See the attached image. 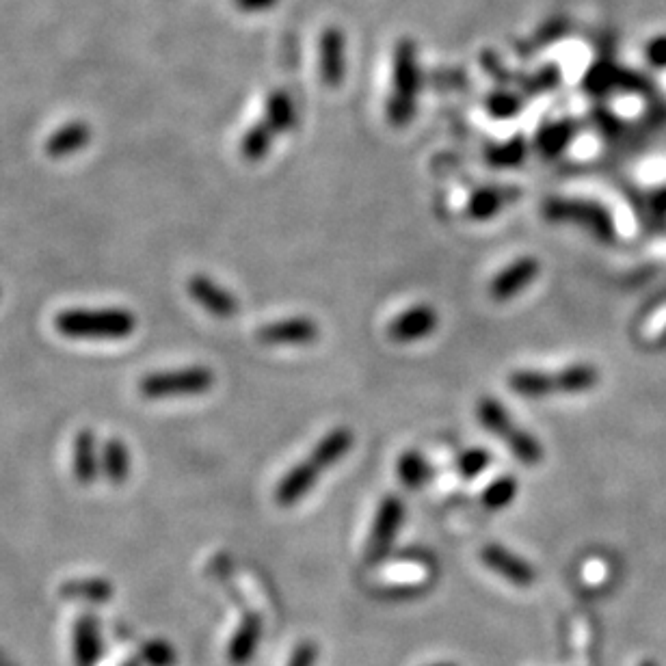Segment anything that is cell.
Masks as SVG:
<instances>
[{"mask_svg":"<svg viewBox=\"0 0 666 666\" xmlns=\"http://www.w3.org/2000/svg\"><path fill=\"white\" fill-rule=\"evenodd\" d=\"M355 444V435L346 426H336L323 435L305 461L292 465L286 476L275 487V502L279 506H292L310 494L321 476L340 463Z\"/></svg>","mask_w":666,"mask_h":666,"instance_id":"6da1fadb","label":"cell"},{"mask_svg":"<svg viewBox=\"0 0 666 666\" xmlns=\"http://www.w3.org/2000/svg\"><path fill=\"white\" fill-rule=\"evenodd\" d=\"M388 91H385V115L396 128L407 126L416 115L422 87L418 46L411 37H398L388 52Z\"/></svg>","mask_w":666,"mask_h":666,"instance_id":"7a4b0ae2","label":"cell"},{"mask_svg":"<svg viewBox=\"0 0 666 666\" xmlns=\"http://www.w3.org/2000/svg\"><path fill=\"white\" fill-rule=\"evenodd\" d=\"M139 321L124 308H72L55 316V329L70 340H126Z\"/></svg>","mask_w":666,"mask_h":666,"instance_id":"3957f363","label":"cell"},{"mask_svg":"<svg viewBox=\"0 0 666 666\" xmlns=\"http://www.w3.org/2000/svg\"><path fill=\"white\" fill-rule=\"evenodd\" d=\"M599 383V370L591 364H571L556 372L517 370L509 377V388L526 398L554 394H582Z\"/></svg>","mask_w":666,"mask_h":666,"instance_id":"277c9868","label":"cell"},{"mask_svg":"<svg viewBox=\"0 0 666 666\" xmlns=\"http://www.w3.org/2000/svg\"><path fill=\"white\" fill-rule=\"evenodd\" d=\"M476 414L483 429L494 433L502 444L509 446L517 461H522L524 465H539L543 461V446L537 442L535 435L517 426L509 411L496 398H481L476 405Z\"/></svg>","mask_w":666,"mask_h":666,"instance_id":"5b68a950","label":"cell"},{"mask_svg":"<svg viewBox=\"0 0 666 666\" xmlns=\"http://www.w3.org/2000/svg\"><path fill=\"white\" fill-rule=\"evenodd\" d=\"M215 381V372L208 366H189L145 375L139 379L137 390L148 401H163V398L208 394L215 388Z\"/></svg>","mask_w":666,"mask_h":666,"instance_id":"8992f818","label":"cell"},{"mask_svg":"<svg viewBox=\"0 0 666 666\" xmlns=\"http://www.w3.org/2000/svg\"><path fill=\"white\" fill-rule=\"evenodd\" d=\"M543 215L556 223H578L580 228L589 230L604 243L615 241V221L608 215V210L599 204L586 202V199L550 197L543 204Z\"/></svg>","mask_w":666,"mask_h":666,"instance_id":"52a82bcc","label":"cell"},{"mask_svg":"<svg viewBox=\"0 0 666 666\" xmlns=\"http://www.w3.org/2000/svg\"><path fill=\"white\" fill-rule=\"evenodd\" d=\"M316 76L327 89H338L346 81V35L338 24H327L314 39Z\"/></svg>","mask_w":666,"mask_h":666,"instance_id":"ba28073f","label":"cell"},{"mask_svg":"<svg viewBox=\"0 0 666 666\" xmlns=\"http://www.w3.org/2000/svg\"><path fill=\"white\" fill-rule=\"evenodd\" d=\"M405 519V504L398 496H385L379 504L375 522L366 545V563L379 565L388 558L394 548V541L398 537V530L403 526Z\"/></svg>","mask_w":666,"mask_h":666,"instance_id":"9c48e42d","label":"cell"},{"mask_svg":"<svg viewBox=\"0 0 666 666\" xmlns=\"http://www.w3.org/2000/svg\"><path fill=\"white\" fill-rule=\"evenodd\" d=\"M186 292H189V297L199 305V308H204L210 316L221 318V321H230V318L238 314V308H241L238 299L230 290H225L215 282V279L202 273H195L189 277V282H186Z\"/></svg>","mask_w":666,"mask_h":666,"instance_id":"30bf717a","label":"cell"},{"mask_svg":"<svg viewBox=\"0 0 666 666\" xmlns=\"http://www.w3.org/2000/svg\"><path fill=\"white\" fill-rule=\"evenodd\" d=\"M481 561L487 569L496 571L500 578L506 582H511L513 586H519V589H526V586H532L537 580V571L528 561H524L522 556H517L515 552L502 548L498 543H489L481 550Z\"/></svg>","mask_w":666,"mask_h":666,"instance_id":"8fae6325","label":"cell"},{"mask_svg":"<svg viewBox=\"0 0 666 666\" xmlns=\"http://www.w3.org/2000/svg\"><path fill=\"white\" fill-rule=\"evenodd\" d=\"M321 336V329L308 316L297 318H284V321H275L258 329L256 338L260 344L269 346H303L312 344Z\"/></svg>","mask_w":666,"mask_h":666,"instance_id":"7c38bea8","label":"cell"},{"mask_svg":"<svg viewBox=\"0 0 666 666\" xmlns=\"http://www.w3.org/2000/svg\"><path fill=\"white\" fill-rule=\"evenodd\" d=\"M437 325H439V316L435 308L420 303L394 318V321L388 325V338L396 344L418 342L422 338H429L437 329Z\"/></svg>","mask_w":666,"mask_h":666,"instance_id":"4fadbf2b","label":"cell"},{"mask_svg":"<svg viewBox=\"0 0 666 666\" xmlns=\"http://www.w3.org/2000/svg\"><path fill=\"white\" fill-rule=\"evenodd\" d=\"M541 273V264L537 258L524 256L511 262L506 269H502L489 284V295L496 301H509L519 292L526 290L532 282H535L537 275Z\"/></svg>","mask_w":666,"mask_h":666,"instance_id":"5bb4252c","label":"cell"},{"mask_svg":"<svg viewBox=\"0 0 666 666\" xmlns=\"http://www.w3.org/2000/svg\"><path fill=\"white\" fill-rule=\"evenodd\" d=\"M72 474L81 485H91L102 474V450H98V439L91 429H81L74 435Z\"/></svg>","mask_w":666,"mask_h":666,"instance_id":"9a60e30c","label":"cell"},{"mask_svg":"<svg viewBox=\"0 0 666 666\" xmlns=\"http://www.w3.org/2000/svg\"><path fill=\"white\" fill-rule=\"evenodd\" d=\"M89 139H91V128L85 122H70L48 137L46 154L59 161V158L85 150Z\"/></svg>","mask_w":666,"mask_h":666,"instance_id":"2e32d148","label":"cell"},{"mask_svg":"<svg viewBox=\"0 0 666 666\" xmlns=\"http://www.w3.org/2000/svg\"><path fill=\"white\" fill-rule=\"evenodd\" d=\"M262 117L271 124L277 135H286L297 124L295 102L286 89H271L264 98Z\"/></svg>","mask_w":666,"mask_h":666,"instance_id":"e0dca14e","label":"cell"},{"mask_svg":"<svg viewBox=\"0 0 666 666\" xmlns=\"http://www.w3.org/2000/svg\"><path fill=\"white\" fill-rule=\"evenodd\" d=\"M132 470L130 450L119 437L106 439L102 446V476L111 485H124Z\"/></svg>","mask_w":666,"mask_h":666,"instance_id":"ac0fdd59","label":"cell"},{"mask_svg":"<svg viewBox=\"0 0 666 666\" xmlns=\"http://www.w3.org/2000/svg\"><path fill=\"white\" fill-rule=\"evenodd\" d=\"M275 137H279L277 132L271 128V124L266 122L264 117L256 119L241 137V156L249 163H258L262 158L271 152Z\"/></svg>","mask_w":666,"mask_h":666,"instance_id":"d6986e66","label":"cell"},{"mask_svg":"<svg viewBox=\"0 0 666 666\" xmlns=\"http://www.w3.org/2000/svg\"><path fill=\"white\" fill-rule=\"evenodd\" d=\"M262 636V621L258 617H247L230 645V662L236 666L247 664L256 654Z\"/></svg>","mask_w":666,"mask_h":666,"instance_id":"ffe728a7","label":"cell"},{"mask_svg":"<svg viewBox=\"0 0 666 666\" xmlns=\"http://www.w3.org/2000/svg\"><path fill=\"white\" fill-rule=\"evenodd\" d=\"M396 474H398V481H401L405 487L420 489L431 481L433 468L429 465V461L420 455V452L407 450L396 461Z\"/></svg>","mask_w":666,"mask_h":666,"instance_id":"44dd1931","label":"cell"},{"mask_svg":"<svg viewBox=\"0 0 666 666\" xmlns=\"http://www.w3.org/2000/svg\"><path fill=\"white\" fill-rule=\"evenodd\" d=\"M509 202V191L496 189V186H487V189L476 191L468 202V217L474 221H487L496 217L502 206Z\"/></svg>","mask_w":666,"mask_h":666,"instance_id":"7402d4cb","label":"cell"},{"mask_svg":"<svg viewBox=\"0 0 666 666\" xmlns=\"http://www.w3.org/2000/svg\"><path fill=\"white\" fill-rule=\"evenodd\" d=\"M517 491L519 483L515 476H498L496 481H491L483 491L481 502L489 511H502L517 498Z\"/></svg>","mask_w":666,"mask_h":666,"instance_id":"603a6c76","label":"cell"},{"mask_svg":"<svg viewBox=\"0 0 666 666\" xmlns=\"http://www.w3.org/2000/svg\"><path fill=\"white\" fill-rule=\"evenodd\" d=\"M571 135H574V128H571L567 122L548 124V126H543L539 130L537 148L545 156H556L567 148L569 141H571Z\"/></svg>","mask_w":666,"mask_h":666,"instance_id":"cb8c5ba5","label":"cell"},{"mask_svg":"<svg viewBox=\"0 0 666 666\" xmlns=\"http://www.w3.org/2000/svg\"><path fill=\"white\" fill-rule=\"evenodd\" d=\"M491 463H494V457L489 455V450L470 448L461 452V457L457 459V472L461 478H465V481H474V478L481 476Z\"/></svg>","mask_w":666,"mask_h":666,"instance_id":"d4e9b609","label":"cell"},{"mask_svg":"<svg viewBox=\"0 0 666 666\" xmlns=\"http://www.w3.org/2000/svg\"><path fill=\"white\" fill-rule=\"evenodd\" d=\"M524 154H526L524 141L515 137L511 141H502V143L491 145L489 152H487V158H489L491 165L509 167V165H517L519 161H522Z\"/></svg>","mask_w":666,"mask_h":666,"instance_id":"484cf974","label":"cell"},{"mask_svg":"<svg viewBox=\"0 0 666 666\" xmlns=\"http://www.w3.org/2000/svg\"><path fill=\"white\" fill-rule=\"evenodd\" d=\"M487 111L498 119L513 117L519 113V100L509 91H496L487 98Z\"/></svg>","mask_w":666,"mask_h":666,"instance_id":"4316f807","label":"cell"},{"mask_svg":"<svg viewBox=\"0 0 666 666\" xmlns=\"http://www.w3.org/2000/svg\"><path fill=\"white\" fill-rule=\"evenodd\" d=\"M645 61L651 65L654 70H664L666 68V35H656L651 37L645 44Z\"/></svg>","mask_w":666,"mask_h":666,"instance_id":"83f0119b","label":"cell"},{"mask_svg":"<svg viewBox=\"0 0 666 666\" xmlns=\"http://www.w3.org/2000/svg\"><path fill=\"white\" fill-rule=\"evenodd\" d=\"M318 658V649L312 641H303L292 651L288 666H314Z\"/></svg>","mask_w":666,"mask_h":666,"instance_id":"f1b7e54d","label":"cell"},{"mask_svg":"<svg viewBox=\"0 0 666 666\" xmlns=\"http://www.w3.org/2000/svg\"><path fill=\"white\" fill-rule=\"evenodd\" d=\"M279 5V0H234V7L241 13H249V16H256V13H269Z\"/></svg>","mask_w":666,"mask_h":666,"instance_id":"f546056e","label":"cell"},{"mask_svg":"<svg viewBox=\"0 0 666 666\" xmlns=\"http://www.w3.org/2000/svg\"><path fill=\"white\" fill-rule=\"evenodd\" d=\"M641 666H658L654 660H645Z\"/></svg>","mask_w":666,"mask_h":666,"instance_id":"4dcf8cb0","label":"cell"},{"mask_svg":"<svg viewBox=\"0 0 666 666\" xmlns=\"http://www.w3.org/2000/svg\"><path fill=\"white\" fill-rule=\"evenodd\" d=\"M429 666H455V664H444V662H442V664H429Z\"/></svg>","mask_w":666,"mask_h":666,"instance_id":"1f68e13d","label":"cell"}]
</instances>
